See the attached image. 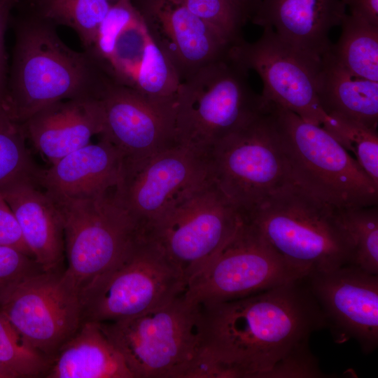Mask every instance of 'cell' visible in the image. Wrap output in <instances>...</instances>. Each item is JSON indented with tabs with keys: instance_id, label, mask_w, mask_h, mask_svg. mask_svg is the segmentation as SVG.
<instances>
[{
	"instance_id": "cell-33",
	"label": "cell",
	"mask_w": 378,
	"mask_h": 378,
	"mask_svg": "<svg viewBox=\"0 0 378 378\" xmlns=\"http://www.w3.org/2000/svg\"><path fill=\"white\" fill-rule=\"evenodd\" d=\"M0 246L16 249L33 258L13 211L0 192Z\"/></svg>"
},
{
	"instance_id": "cell-35",
	"label": "cell",
	"mask_w": 378,
	"mask_h": 378,
	"mask_svg": "<svg viewBox=\"0 0 378 378\" xmlns=\"http://www.w3.org/2000/svg\"><path fill=\"white\" fill-rule=\"evenodd\" d=\"M350 14L378 26V0H342Z\"/></svg>"
},
{
	"instance_id": "cell-34",
	"label": "cell",
	"mask_w": 378,
	"mask_h": 378,
	"mask_svg": "<svg viewBox=\"0 0 378 378\" xmlns=\"http://www.w3.org/2000/svg\"><path fill=\"white\" fill-rule=\"evenodd\" d=\"M20 0H0V106L6 107L9 66L5 47V34L13 8Z\"/></svg>"
},
{
	"instance_id": "cell-1",
	"label": "cell",
	"mask_w": 378,
	"mask_h": 378,
	"mask_svg": "<svg viewBox=\"0 0 378 378\" xmlns=\"http://www.w3.org/2000/svg\"><path fill=\"white\" fill-rule=\"evenodd\" d=\"M201 313L200 350L191 378L324 377L309 339L326 324L306 276L202 305Z\"/></svg>"
},
{
	"instance_id": "cell-28",
	"label": "cell",
	"mask_w": 378,
	"mask_h": 378,
	"mask_svg": "<svg viewBox=\"0 0 378 378\" xmlns=\"http://www.w3.org/2000/svg\"><path fill=\"white\" fill-rule=\"evenodd\" d=\"M338 210L353 245L351 264L378 274L377 205Z\"/></svg>"
},
{
	"instance_id": "cell-12",
	"label": "cell",
	"mask_w": 378,
	"mask_h": 378,
	"mask_svg": "<svg viewBox=\"0 0 378 378\" xmlns=\"http://www.w3.org/2000/svg\"><path fill=\"white\" fill-rule=\"evenodd\" d=\"M248 221L187 283L183 295L206 305L243 298L303 278Z\"/></svg>"
},
{
	"instance_id": "cell-37",
	"label": "cell",
	"mask_w": 378,
	"mask_h": 378,
	"mask_svg": "<svg viewBox=\"0 0 378 378\" xmlns=\"http://www.w3.org/2000/svg\"><path fill=\"white\" fill-rule=\"evenodd\" d=\"M0 378H15L6 368L0 364Z\"/></svg>"
},
{
	"instance_id": "cell-29",
	"label": "cell",
	"mask_w": 378,
	"mask_h": 378,
	"mask_svg": "<svg viewBox=\"0 0 378 378\" xmlns=\"http://www.w3.org/2000/svg\"><path fill=\"white\" fill-rule=\"evenodd\" d=\"M355 159L378 186V132L358 121L335 115H328L321 125Z\"/></svg>"
},
{
	"instance_id": "cell-36",
	"label": "cell",
	"mask_w": 378,
	"mask_h": 378,
	"mask_svg": "<svg viewBox=\"0 0 378 378\" xmlns=\"http://www.w3.org/2000/svg\"><path fill=\"white\" fill-rule=\"evenodd\" d=\"M247 20H250L258 0H234Z\"/></svg>"
},
{
	"instance_id": "cell-27",
	"label": "cell",
	"mask_w": 378,
	"mask_h": 378,
	"mask_svg": "<svg viewBox=\"0 0 378 378\" xmlns=\"http://www.w3.org/2000/svg\"><path fill=\"white\" fill-rule=\"evenodd\" d=\"M22 124L0 106V192L22 182L36 184L40 169L26 145Z\"/></svg>"
},
{
	"instance_id": "cell-4",
	"label": "cell",
	"mask_w": 378,
	"mask_h": 378,
	"mask_svg": "<svg viewBox=\"0 0 378 378\" xmlns=\"http://www.w3.org/2000/svg\"><path fill=\"white\" fill-rule=\"evenodd\" d=\"M248 76L229 52L181 81L176 93L177 144L208 153L269 111L271 102L253 90Z\"/></svg>"
},
{
	"instance_id": "cell-18",
	"label": "cell",
	"mask_w": 378,
	"mask_h": 378,
	"mask_svg": "<svg viewBox=\"0 0 378 378\" xmlns=\"http://www.w3.org/2000/svg\"><path fill=\"white\" fill-rule=\"evenodd\" d=\"M182 81L226 57L230 45L181 0H132Z\"/></svg>"
},
{
	"instance_id": "cell-20",
	"label": "cell",
	"mask_w": 378,
	"mask_h": 378,
	"mask_svg": "<svg viewBox=\"0 0 378 378\" xmlns=\"http://www.w3.org/2000/svg\"><path fill=\"white\" fill-rule=\"evenodd\" d=\"M27 140L50 164L90 144L103 129L100 100H62L40 109L22 123Z\"/></svg>"
},
{
	"instance_id": "cell-38",
	"label": "cell",
	"mask_w": 378,
	"mask_h": 378,
	"mask_svg": "<svg viewBox=\"0 0 378 378\" xmlns=\"http://www.w3.org/2000/svg\"><path fill=\"white\" fill-rule=\"evenodd\" d=\"M117 1H118V0H109L110 3H111V4H113V3H115V2H116Z\"/></svg>"
},
{
	"instance_id": "cell-14",
	"label": "cell",
	"mask_w": 378,
	"mask_h": 378,
	"mask_svg": "<svg viewBox=\"0 0 378 378\" xmlns=\"http://www.w3.org/2000/svg\"><path fill=\"white\" fill-rule=\"evenodd\" d=\"M209 174L208 153L177 144L139 160H122L112 193L141 232L182 192Z\"/></svg>"
},
{
	"instance_id": "cell-7",
	"label": "cell",
	"mask_w": 378,
	"mask_h": 378,
	"mask_svg": "<svg viewBox=\"0 0 378 378\" xmlns=\"http://www.w3.org/2000/svg\"><path fill=\"white\" fill-rule=\"evenodd\" d=\"M242 221L239 211L209 176L182 192L141 234L181 272L187 284Z\"/></svg>"
},
{
	"instance_id": "cell-21",
	"label": "cell",
	"mask_w": 378,
	"mask_h": 378,
	"mask_svg": "<svg viewBox=\"0 0 378 378\" xmlns=\"http://www.w3.org/2000/svg\"><path fill=\"white\" fill-rule=\"evenodd\" d=\"M122 156L104 138L39 169L36 183L49 196L82 198L109 191L116 185Z\"/></svg>"
},
{
	"instance_id": "cell-2",
	"label": "cell",
	"mask_w": 378,
	"mask_h": 378,
	"mask_svg": "<svg viewBox=\"0 0 378 378\" xmlns=\"http://www.w3.org/2000/svg\"><path fill=\"white\" fill-rule=\"evenodd\" d=\"M55 27L28 10L15 20L6 107L21 123L56 102L99 99L112 82L87 52L68 47Z\"/></svg>"
},
{
	"instance_id": "cell-19",
	"label": "cell",
	"mask_w": 378,
	"mask_h": 378,
	"mask_svg": "<svg viewBox=\"0 0 378 378\" xmlns=\"http://www.w3.org/2000/svg\"><path fill=\"white\" fill-rule=\"evenodd\" d=\"M346 8L342 0H258L250 20L321 58L332 46L330 32L340 25Z\"/></svg>"
},
{
	"instance_id": "cell-5",
	"label": "cell",
	"mask_w": 378,
	"mask_h": 378,
	"mask_svg": "<svg viewBox=\"0 0 378 378\" xmlns=\"http://www.w3.org/2000/svg\"><path fill=\"white\" fill-rule=\"evenodd\" d=\"M294 183L338 209L377 205L378 186L322 126L271 102Z\"/></svg>"
},
{
	"instance_id": "cell-16",
	"label": "cell",
	"mask_w": 378,
	"mask_h": 378,
	"mask_svg": "<svg viewBox=\"0 0 378 378\" xmlns=\"http://www.w3.org/2000/svg\"><path fill=\"white\" fill-rule=\"evenodd\" d=\"M99 134L121 153L139 160L177 145L176 96L155 97L111 82L99 99Z\"/></svg>"
},
{
	"instance_id": "cell-25",
	"label": "cell",
	"mask_w": 378,
	"mask_h": 378,
	"mask_svg": "<svg viewBox=\"0 0 378 378\" xmlns=\"http://www.w3.org/2000/svg\"><path fill=\"white\" fill-rule=\"evenodd\" d=\"M342 31L330 51L351 74L378 82V26L346 14L340 25Z\"/></svg>"
},
{
	"instance_id": "cell-26",
	"label": "cell",
	"mask_w": 378,
	"mask_h": 378,
	"mask_svg": "<svg viewBox=\"0 0 378 378\" xmlns=\"http://www.w3.org/2000/svg\"><path fill=\"white\" fill-rule=\"evenodd\" d=\"M28 10L55 26L71 28L84 50L92 45L97 29L108 11L109 0H24Z\"/></svg>"
},
{
	"instance_id": "cell-23",
	"label": "cell",
	"mask_w": 378,
	"mask_h": 378,
	"mask_svg": "<svg viewBox=\"0 0 378 378\" xmlns=\"http://www.w3.org/2000/svg\"><path fill=\"white\" fill-rule=\"evenodd\" d=\"M46 378H134L99 323L83 321L51 358Z\"/></svg>"
},
{
	"instance_id": "cell-30",
	"label": "cell",
	"mask_w": 378,
	"mask_h": 378,
	"mask_svg": "<svg viewBox=\"0 0 378 378\" xmlns=\"http://www.w3.org/2000/svg\"><path fill=\"white\" fill-rule=\"evenodd\" d=\"M50 359L21 335L0 309V364L15 378L44 377Z\"/></svg>"
},
{
	"instance_id": "cell-32",
	"label": "cell",
	"mask_w": 378,
	"mask_h": 378,
	"mask_svg": "<svg viewBox=\"0 0 378 378\" xmlns=\"http://www.w3.org/2000/svg\"><path fill=\"white\" fill-rule=\"evenodd\" d=\"M41 271L34 258L16 249L0 246V304L21 282Z\"/></svg>"
},
{
	"instance_id": "cell-3",
	"label": "cell",
	"mask_w": 378,
	"mask_h": 378,
	"mask_svg": "<svg viewBox=\"0 0 378 378\" xmlns=\"http://www.w3.org/2000/svg\"><path fill=\"white\" fill-rule=\"evenodd\" d=\"M242 216L304 276L351 263L353 245L338 209L295 183L274 192Z\"/></svg>"
},
{
	"instance_id": "cell-10",
	"label": "cell",
	"mask_w": 378,
	"mask_h": 378,
	"mask_svg": "<svg viewBox=\"0 0 378 378\" xmlns=\"http://www.w3.org/2000/svg\"><path fill=\"white\" fill-rule=\"evenodd\" d=\"M114 83L155 97H174L180 79L132 0L112 4L84 50Z\"/></svg>"
},
{
	"instance_id": "cell-13",
	"label": "cell",
	"mask_w": 378,
	"mask_h": 378,
	"mask_svg": "<svg viewBox=\"0 0 378 378\" xmlns=\"http://www.w3.org/2000/svg\"><path fill=\"white\" fill-rule=\"evenodd\" d=\"M230 55L259 75L261 94L266 100L316 125L321 126L328 118L317 96L321 58L290 44L270 27L263 28L254 42L244 39L232 46Z\"/></svg>"
},
{
	"instance_id": "cell-11",
	"label": "cell",
	"mask_w": 378,
	"mask_h": 378,
	"mask_svg": "<svg viewBox=\"0 0 378 378\" xmlns=\"http://www.w3.org/2000/svg\"><path fill=\"white\" fill-rule=\"evenodd\" d=\"M50 198L63 220L64 272L80 292L128 252L141 230L109 191L82 198Z\"/></svg>"
},
{
	"instance_id": "cell-15",
	"label": "cell",
	"mask_w": 378,
	"mask_h": 378,
	"mask_svg": "<svg viewBox=\"0 0 378 378\" xmlns=\"http://www.w3.org/2000/svg\"><path fill=\"white\" fill-rule=\"evenodd\" d=\"M64 270L29 276L0 304L27 342L50 360L83 323L79 291Z\"/></svg>"
},
{
	"instance_id": "cell-8",
	"label": "cell",
	"mask_w": 378,
	"mask_h": 378,
	"mask_svg": "<svg viewBox=\"0 0 378 378\" xmlns=\"http://www.w3.org/2000/svg\"><path fill=\"white\" fill-rule=\"evenodd\" d=\"M186 286L181 272L141 235L121 259L80 290L83 322L139 316L181 295Z\"/></svg>"
},
{
	"instance_id": "cell-9",
	"label": "cell",
	"mask_w": 378,
	"mask_h": 378,
	"mask_svg": "<svg viewBox=\"0 0 378 378\" xmlns=\"http://www.w3.org/2000/svg\"><path fill=\"white\" fill-rule=\"evenodd\" d=\"M208 155L209 176L241 216L294 183L271 106L216 144Z\"/></svg>"
},
{
	"instance_id": "cell-22",
	"label": "cell",
	"mask_w": 378,
	"mask_h": 378,
	"mask_svg": "<svg viewBox=\"0 0 378 378\" xmlns=\"http://www.w3.org/2000/svg\"><path fill=\"white\" fill-rule=\"evenodd\" d=\"M2 194L37 264L45 272L65 270L63 220L50 197L29 181L12 186Z\"/></svg>"
},
{
	"instance_id": "cell-6",
	"label": "cell",
	"mask_w": 378,
	"mask_h": 378,
	"mask_svg": "<svg viewBox=\"0 0 378 378\" xmlns=\"http://www.w3.org/2000/svg\"><path fill=\"white\" fill-rule=\"evenodd\" d=\"M201 306L183 293L139 316L99 323L134 378H190L201 342Z\"/></svg>"
},
{
	"instance_id": "cell-24",
	"label": "cell",
	"mask_w": 378,
	"mask_h": 378,
	"mask_svg": "<svg viewBox=\"0 0 378 378\" xmlns=\"http://www.w3.org/2000/svg\"><path fill=\"white\" fill-rule=\"evenodd\" d=\"M317 96L328 115L354 120L377 129L378 82L351 74L330 50L321 57Z\"/></svg>"
},
{
	"instance_id": "cell-31",
	"label": "cell",
	"mask_w": 378,
	"mask_h": 378,
	"mask_svg": "<svg viewBox=\"0 0 378 378\" xmlns=\"http://www.w3.org/2000/svg\"><path fill=\"white\" fill-rule=\"evenodd\" d=\"M195 15L214 28L230 45L244 40L248 21L234 0H181Z\"/></svg>"
},
{
	"instance_id": "cell-17",
	"label": "cell",
	"mask_w": 378,
	"mask_h": 378,
	"mask_svg": "<svg viewBox=\"0 0 378 378\" xmlns=\"http://www.w3.org/2000/svg\"><path fill=\"white\" fill-rule=\"evenodd\" d=\"M334 341L356 340L368 354L378 345V274L346 264L306 276Z\"/></svg>"
}]
</instances>
